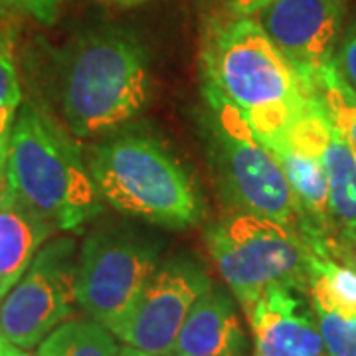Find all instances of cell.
Listing matches in <instances>:
<instances>
[{
    "label": "cell",
    "instance_id": "cell-1",
    "mask_svg": "<svg viewBox=\"0 0 356 356\" xmlns=\"http://www.w3.org/2000/svg\"><path fill=\"white\" fill-rule=\"evenodd\" d=\"M200 67L204 93L234 107L264 145L281 139L315 97L254 16L224 13L210 20Z\"/></svg>",
    "mask_w": 356,
    "mask_h": 356
},
{
    "label": "cell",
    "instance_id": "cell-2",
    "mask_svg": "<svg viewBox=\"0 0 356 356\" xmlns=\"http://www.w3.org/2000/svg\"><path fill=\"white\" fill-rule=\"evenodd\" d=\"M56 99L76 139H97L145 109L151 70L140 40L123 28H95L54 54Z\"/></svg>",
    "mask_w": 356,
    "mask_h": 356
},
{
    "label": "cell",
    "instance_id": "cell-3",
    "mask_svg": "<svg viewBox=\"0 0 356 356\" xmlns=\"http://www.w3.org/2000/svg\"><path fill=\"white\" fill-rule=\"evenodd\" d=\"M6 182L54 229L79 232L103 208L76 137L36 99L22 102L16 115Z\"/></svg>",
    "mask_w": 356,
    "mask_h": 356
},
{
    "label": "cell",
    "instance_id": "cell-4",
    "mask_svg": "<svg viewBox=\"0 0 356 356\" xmlns=\"http://www.w3.org/2000/svg\"><path fill=\"white\" fill-rule=\"evenodd\" d=\"M102 200L151 224L188 228L202 218V200L191 175L145 133H119L86 156Z\"/></svg>",
    "mask_w": 356,
    "mask_h": 356
},
{
    "label": "cell",
    "instance_id": "cell-5",
    "mask_svg": "<svg viewBox=\"0 0 356 356\" xmlns=\"http://www.w3.org/2000/svg\"><path fill=\"white\" fill-rule=\"evenodd\" d=\"M208 252L245 317L271 285L307 289L313 238L271 218L240 212L208 226Z\"/></svg>",
    "mask_w": 356,
    "mask_h": 356
},
{
    "label": "cell",
    "instance_id": "cell-6",
    "mask_svg": "<svg viewBox=\"0 0 356 356\" xmlns=\"http://www.w3.org/2000/svg\"><path fill=\"white\" fill-rule=\"evenodd\" d=\"M204 99L210 153L229 200L242 212L271 218L307 238H315L273 153L234 107L210 93H204Z\"/></svg>",
    "mask_w": 356,
    "mask_h": 356
},
{
    "label": "cell",
    "instance_id": "cell-7",
    "mask_svg": "<svg viewBox=\"0 0 356 356\" xmlns=\"http://www.w3.org/2000/svg\"><path fill=\"white\" fill-rule=\"evenodd\" d=\"M156 269L159 252L153 243L123 229H95L77 254V303L113 331Z\"/></svg>",
    "mask_w": 356,
    "mask_h": 356
},
{
    "label": "cell",
    "instance_id": "cell-8",
    "mask_svg": "<svg viewBox=\"0 0 356 356\" xmlns=\"http://www.w3.org/2000/svg\"><path fill=\"white\" fill-rule=\"evenodd\" d=\"M72 238L42 245L26 273L0 301V334L20 348L38 346L72 317L77 254Z\"/></svg>",
    "mask_w": 356,
    "mask_h": 356
},
{
    "label": "cell",
    "instance_id": "cell-9",
    "mask_svg": "<svg viewBox=\"0 0 356 356\" xmlns=\"http://www.w3.org/2000/svg\"><path fill=\"white\" fill-rule=\"evenodd\" d=\"M212 287L202 264L177 259L159 267L140 289L113 334L133 348L159 356H172L178 332L192 305Z\"/></svg>",
    "mask_w": 356,
    "mask_h": 356
},
{
    "label": "cell",
    "instance_id": "cell-10",
    "mask_svg": "<svg viewBox=\"0 0 356 356\" xmlns=\"http://www.w3.org/2000/svg\"><path fill=\"white\" fill-rule=\"evenodd\" d=\"M344 10L346 0H275L254 18L313 88V79L334 62Z\"/></svg>",
    "mask_w": 356,
    "mask_h": 356
},
{
    "label": "cell",
    "instance_id": "cell-11",
    "mask_svg": "<svg viewBox=\"0 0 356 356\" xmlns=\"http://www.w3.org/2000/svg\"><path fill=\"white\" fill-rule=\"evenodd\" d=\"M255 356H327L317 321L297 289L271 285L250 313Z\"/></svg>",
    "mask_w": 356,
    "mask_h": 356
},
{
    "label": "cell",
    "instance_id": "cell-12",
    "mask_svg": "<svg viewBox=\"0 0 356 356\" xmlns=\"http://www.w3.org/2000/svg\"><path fill=\"white\" fill-rule=\"evenodd\" d=\"M245 337L232 295L210 287L192 305L172 356H243Z\"/></svg>",
    "mask_w": 356,
    "mask_h": 356
},
{
    "label": "cell",
    "instance_id": "cell-13",
    "mask_svg": "<svg viewBox=\"0 0 356 356\" xmlns=\"http://www.w3.org/2000/svg\"><path fill=\"white\" fill-rule=\"evenodd\" d=\"M56 229L6 182L0 188V301L26 273Z\"/></svg>",
    "mask_w": 356,
    "mask_h": 356
},
{
    "label": "cell",
    "instance_id": "cell-14",
    "mask_svg": "<svg viewBox=\"0 0 356 356\" xmlns=\"http://www.w3.org/2000/svg\"><path fill=\"white\" fill-rule=\"evenodd\" d=\"M323 238H313L307 289L313 309L344 318H356V273L334 261L323 250Z\"/></svg>",
    "mask_w": 356,
    "mask_h": 356
},
{
    "label": "cell",
    "instance_id": "cell-15",
    "mask_svg": "<svg viewBox=\"0 0 356 356\" xmlns=\"http://www.w3.org/2000/svg\"><path fill=\"white\" fill-rule=\"evenodd\" d=\"M323 165L334 226L356 228V153L332 125L323 143Z\"/></svg>",
    "mask_w": 356,
    "mask_h": 356
},
{
    "label": "cell",
    "instance_id": "cell-16",
    "mask_svg": "<svg viewBox=\"0 0 356 356\" xmlns=\"http://www.w3.org/2000/svg\"><path fill=\"white\" fill-rule=\"evenodd\" d=\"M113 332L93 318H67L38 344L36 356H119Z\"/></svg>",
    "mask_w": 356,
    "mask_h": 356
},
{
    "label": "cell",
    "instance_id": "cell-17",
    "mask_svg": "<svg viewBox=\"0 0 356 356\" xmlns=\"http://www.w3.org/2000/svg\"><path fill=\"white\" fill-rule=\"evenodd\" d=\"M313 93L332 127L356 153V91L344 81L334 62L313 79Z\"/></svg>",
    "mask_w": 356,
    "mask_h": 356
},
{
    "label": "cell",
    "instance_id": "cell-18",
    "mask_svg": "<svg viewBox=\"0 0 356 356\" xmlns=\"http://www.w3.org/2000/svg\"><path fill=\"white\" fill-rule=\"evenodd\" d=\"M16 20L0 16V137L13 131L22 105V86L16 62Z\"/></svg>",
    "mask_w": 356,
    "mask_h": 356
},
{
    "label": "cell",
    "instance_id": "cell-19",
    "mask_svg": "<svg viewBox=\"0 0 356 356\" xmlns=\"http://www.w3.org/2000/svg\"><path fill=\"white\" fill-rule=\"evenodd\" d=\"M315 311V309H313ZM327 356H356V318L315 311Z\"/></svg>",
    "mask_w": 356,
    "mask_h": 356
},
{
    "label": "cell",
    "instance_id": "cell-20",
    "mask_svg": "<svg viewBox=\"0 0 356 356\" xmlns=\"http://www.w3.org/2000/svg\"><path fill=\"white\" fill-rule=\"evenodd\" d=\"M64 0H0V16L4 18H32L40 24L56 22Z\"/></svg>",
    "mask_w": 356,
    "mask_h": 356
},
{
    "label": "cell",
    "instance_id": "cell-21",
    "mask_svg": "<svg viewBox=\"0 0 356 356\" xmlns=\"http://www.w3.org/2000/svg\"><path fill=\"white\" fill-rule=\"evenodd\" d=\"M321 243H323V250L331 255L334 261L343 264L356 273V228L339 226L332 229L325 240H321Z\"/></svg>",
    "mask_w": 356,
    "mask_h": 356
},
{
    "label": "cell",
    "instance_id": "cell-22",
    "mask_svg": "<svg viewBox=\"0 0 356 356\" xmlns=\"http://www.w3.org/2000/svg\"><path fill=\"white\" fill-rule=\"evenodd\" d=\"M334 65L343 79L356 91V20L343 34L334 54Z\"/></svg>",
    "mask_w": 356,
    "mask_h": 356
},
{
    "label": "cell",
    "instance_id": "cell-23",
    "mask_svg": "<svg viewBox=\"0 0 356 356\" xmlns=\"http://www.w3.org/2000/svg\"><path fill=\"white\" fill-rule=\"evenodd\" d=\"M275 0H226V14L229 16H254Z\"/></svg>",
    "mask_w": 356,
    "mask_h": 356
},
{
    "label": "cell",
    "instance_id": "cell-24",
    "mask_svg": "<svg viewBox=\"0 0 356 356\" xmlns=\"http://www.w3.org/2000/svg\"><path fill=\"white\" fill-rule=\"evenodd\" d=\"M13 133V131H10ZM10 133L0 137V188L6 178V165H8V151H10Z\"/></svg>",
    "mask_w": 356,
    "mask_h": 356
},
{
    "label": "cell",
    "instance_id": "cell-25",
    "mask_svg": "<svg viewBox=\"0 0 356 356\" xmlns=\"http://www.w3.org/2000/svg\"><path fill=\"white\" fill-rule=\"evenodd\" d=\"M0 356H30L26 353L24 348L16 346L10 341H6L2 334H0Z\"/></svg>",
    "mask_w": 356,
    "mask_h": 356
},
{
    "label": "cell",
    "instance_id": "cell-26",
    "mask_svg": "<svg viewBox=\"0 0 356 356\" xmlns=\"http://www.w3.org/2000/svg\"><path fill=\"white\" fill-rule=\"evenodd\" d=\"M103 4H115V6H135V4H140V2H147V0H99Z\"/></svg>",
    "mask_w": 356,
    "mask_h": 356
},
{
    "label": "cell",
    "instance_id": "cell-27",
    "mask_svg": "<svg viewBox=\"0 0 356 356\" xmlns=\"http://www.w3.org/2000/svg\"><path fill=\"white\" fill-rule=\"evenodd\" d=\"M119 356H159V355H149V353H143L139 348H133V346H123L121 348V355Z\"/></svg>",
    "mask_w": 356,
    "mask_h": 356
}]
</instances>
